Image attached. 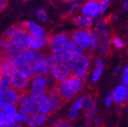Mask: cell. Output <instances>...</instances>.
Returning <instances> with one entry per match:
<instances>
[{"label":"cell","mask_w":128,"mask_h":127,"mask_svg":"<svg viewBox=\"0 0 128 127\" xmlns=\"http://www.w3.org/2000/svg\"><path fill=\"white\" fill-rule=\"evenodd\" d=\"M36 17L37 18V20L41 23H46L48 21V14H47L46 10L43 8H40L38 9H36Z\"/></svg>","instance_id":"35"},{"label":"cell","mask_w":128,"mask_h":127,"mask_svg":"<svg viewBox=\"0 0 128 127\" xmlns=\"http://www.w3.org/2000/svg\"><path fill=\"white\" fill-rule=\"evenodd\" d=\"M48 39L49 36L47 34V33L37 36H28L27 47L36 52L42 51L43 49L48 46Z\"/></svg>","instance_id":"12"},{"label":"cell","mask_w":128,"mask_h":127,"mask_svg":"<svg viewBox=\"0 0 128 127\" xmlns=\"http://www.w3.org/2000/svg\"><path fill=\"white\" fill-rule=\"evenodd\" d=\"M0 86L3 90H6L9 88H12V81L11 76L8 74H2L0 76Z\"/></svg>","instance_id":"33"},{"label":"cell","mask_w":128,"mask_h":127,"mask_svg":"<svg viewBox=\"0 0 128 127\" xmlns=\"http://www.w3.org/2000/svg\"><path fill=\"white\" fill-rule=\"evenodd\" d=\"M82 111H87L89 108H91L93 105L96 104L94 99L92 95L89 94H84L82 95Z\"/></svg>","instance_id":"29"},{"label":"cell","mask_w":128,"mask_h":127,"mask_svg":"<svg viewBox=\"0 0 128 127\" xmlns=\"http://www.w3.org/2000/svg\"><path fill=\"white\" fill-rule=\"evenodd\" d=\"M51 126L54 127H70L72 126L69 121H66L64 119L60 118H56L51 122Z\"/></svg>","instance_id":"36"},{"label":"cell","mask_w":128,"mask_h":127,"mask_svg":"<svg viewBox=\"0 0 128 127\" xmlns=\"http://www.w3.org/2000/svg\"><path fill=\"white\" fill-rule=\"evenodd\" d=\"M16 122L18 125H23V124H26L27 122H28V119L30 117V114L28 112H23V111H20L18 109L16 114Z\"/></svg>","instance_id":"30"},{"label":"cell","mask_w":128,"mask_h":127,"mask_svg":"<svg viewBox=\"0 0 128 127\" xmlns=\"http://www.w3.org/2000/svg\"><path fill=\"white\" fill-rule=\"evenodd\" d=\"M82 111V97L76 98V100L72 103L69 108L68 114H67V117L70 121H76L78 118L79 112Z\"/></svg>","instance_id":"25"},{"label":"cell","mask_w":128,"mask_h":127,"mask_svg":"<svg viewBox=\"0 0 128 127\" xmlns=\"http://www.w3.org/2000/svg\"><path fill=\"white\" fill-rule=\"evenodd\" d=\"M11 44L16 50L20 51L27 47L28 43V34L24 30L19 24H16V28L12 36L8 38Z\"/></svg>","instance_id":"8"},{"label":"cell","mask_w":128,"mask_h":127,"mask_svg":"<svg viewBox=\"0 0 128 127\" xmlns=\"http://www.w3.org/2000/svg\"><path fill=\"white\" fill-rule=\"evenodd\" d=\"M47 96H48V103H49V112L52 114V112H58L61 109L64 101L62 100L59 92L56 86L48 89Z\"/></svg>","instance_id":"13"},{"label":"cell","mask_w":128,"mask_h":127,"mask_svg":"<svg viewBox=\"0 0 128 127\" xmlns=\"http://www.w3.org/2000/svg\"><path fill=\"white\" fill-rule=\"evenodd\" d=\"M0 69L2 74L11 76L14 72L17 70V66L14 59L6 56V58L2 62H0Z\"/></svg>","instance_id":"23"},{"label":"cell","mask_w":128,"mask_h":127,"mask_svg":"<svg viewBox=\"0 0 128 127\" xmlns=\"http://www.w3.org/2000/svg\"><path fill=\"white\" fill-rule=\"evenodd\" d=\"M104 104L106 107L111 108L114 105V100L113 97H112V94H109L108 95H106V98H104Z\"/></svg>","instance_id":"41"},{"label":"cell","mask_w":128,"mask_h":127,"mask_svg":"<svg viewBox=\"0 0 128 127\" xmlns=\"http://www.w3.org/2000/svg\"><path fill=\"white\" fill-rule=\"evenodd\" d=\"M94 68L91 72L90 76V81L91 83L96 84L100 80V78L103 76L104 70V61L103 56H96L94 61Z\"/></svg>","instance_id":"17"},{"label":"cell","mask_w":128,"mask_h":127,"mask_svg":"<svg viewBox=\"0 0 128 127\" xmlns=\"http://www.w3.org/2000/svg\"><path fill=\"white\" fill-rule=\"evenodd\" d=\"M1 111L8 115L16 116L17 111H18V107L16 104H6L1 107Z\"/></svg>","instance_id":"34"},{"label":"cell","mask_w":128,"mask_h":127,"mask_svg":"<svg viewBox=\"0 0 128 127\" xmlns=\"http://www.w3.org/2000/svg\"><path fill=\"white\" fill-rule=\"evenodd\" d=\"M94 24L96 31L99 39V44L97 51L100 56H106L110 51V36H109L108 24L104 17H100Z\"/></svg>","instance_id":"4"},{"label":"cell","mask_w":128,"mask_h":127,"mask_svg":"<svg viewBox=\"0 0 128 127\" xmlns=\"http://www.w3.org/2000/svg\"><path fill=\"white\" fill-rule=\"evenodd\" d=\"M56 82L51 76H34L30 79L29 87L27 92L31 95L37 97L43 94L47 93L48 89L54 86Z\"/></svg>","instance_id":"5"},{"label":"cell","mask_w":128,"mask_h":127,"mask_svg":"<svg viewBox=\"0 0 128 127\" xmlns=\"http://www.w3.org/2000/svg\"><path fill=\"white\" fill-rule=\"evenodd\" d=\"M56 61L52 54H46L44 61V66H43V74L44 76H49L51 71L54 67Z\"/></svg>","instance_id":"28"},{"label":"cell","mask_w":128,"mask_h":127,"mask_svg":"<svg viewBox=\"0 0 128 127\" xmlns=\"http://www.w3.org/2000/svg\"><path fill=\"white\" fill-rule=\"evenodd\" d=\"M94 19L91 17L84 16L83 14H78V15H74L72 17V22L73 24L81 29H90L93 27L94 24Z\"/></svg>","instance_id":"20"},{"label":"cell","mask_w":128,"mask_h":127,"mask_svg":"<svg viewBox=\"0 0 128 127\" xmlns=\"http://www.w3.org/2000/svg\"><path fill=\"white\" fill-rule=\"evenodd\" d=\"M58 1H62V2H66V0H58Z\"/></svg>","instance_id":"50"},{"label":"cell","mask_w":128,"mask_h":127,"mask_svg":"<svg viewBox=\"0 0 128 127\" xmlns=\"http://www.w3.org/2000/svg\"><path fill=\"white\" fill-rule=\"evenodd\" d=\"M112 44H113L114 46V48L116 49H122L124 47V40L122 39V38H120V37L118 36H114L112 38V41H111Z\"/></svg>","instance_id":"37"},{"label":"cell","mask_w":128,"mask_h":127,"mask_svg":"<svg viewBox=\"0 0 128 127\" xmlns=\"http://www.w3.org/2000/svg\"><path fill=\"white\" fill-rule=\"evenodd\" d=\"M17 70L19 72L26 76L27 78L31 79L34 76V72H33L32 66H31V64H22V66H19L17 67Z\"/></svg>","instance_id":"32"},{"label":"cell","mask_w":128,"mask_h":127,"mask_svg":"<svg viewBox=\"0 0 128 127\" xmlns=\"http://www.w3.org/2000/svg\"><path fill=\"white\" fill-rule=\"evenodd\" d=\"M70 39L81 47L84 51L93 52L97 50L99 44L98 36L96 31L90 29H81L77 28L70 34Z\"/></svg>","instance_id":"2"},{"label":"cell","mask_w":128,"mask_h":127,"mask_svg":"<svg viewBox=\"0 0 128 127\" xmlns=\"http://www.w3.org/2000/svg\"><path fill=\"white\" fill-rule=\"evenodd\" d=\"M84 0H66V3L68 4H82V3L84 2Z\"/></svg>","instance_id":"44"},{"label":"cell","mask_w":128,"mask_h":127,"mask_svg":"<svg viewBox=\"0 0 128 127\" xmlns=\"http://www.w3.org/2000/svg\"><path fill=\"white\" fill-rule=\"evenodd\" d=\"M11 81H12V88H14L18 93L27 92L29 87L30 79L24 76L18 70L15 71L11 74Z\"/></svg>","instance_id":"11"},{"label":"cell","mask_w":128,"mask_h":127,"mask_svg":"<svg viewBox=\"0 0 128 127\" xmlns=\"http://www.w3.org/2000/svg\"><path fill=\"white\" fill-rule=\"evenodd\" d=\"M46 1L48 4H52V3H53V0H46Z\"/></svg>","instance_id":"48"},{"label":"cell","mask_w":128,"mask_h":127,"mask_svg":"<svg viewBox=\"0 0 128 127\" xmlns=\"http://www.w3.org/2000/svg\"><path fill=\"white\" fill-rule=\"evenodd\" d=\"M93 124H94V126H100L101 125V119L99 117H96L93 121Z\"/></svg>","instance_id":"45"},{"label":"cell","mask_w":128,"mask_h":127,"mask_svg":"<svg viewBox=\"0 0 128 127\" xmlns=\"http://www.w3.org/2000/svg\"><path fill=\"white\" fill-rule=\"evenodd\" d=\"M44 57H46V54L38 52L36 57L34 58V60L32 61V63H31V66H32L33 72H34V76H42L43 74V66H44Z\"/></svg>","instance_id":"24"},{"label":"cell","mask_w":128,"mask_h":127,"mask_svg":"<svg viewBox=\"0 0 128 127\" xmlns=\"http://www.w3.org/2000/svg\"><path fill=\"white\" fill-rule=\"evenodd\" d=\"M121 6L124 11H128V0H124Z\"/></svg>","instance_id":"43"},{"label":"cell","mask_w":128,"mask_h":127,"mask_svg":"<svg viewBox=\"0 0 128 127\" xmlns=\"http://www.w3.org/2000/svg\"><path fill=\"white\" fill-rule=\"evenodd\" d=\"M113 19L114 20H118V15H114L113 16Z\"/></svg>","instance_id":"47"},{"label":"cell","mask_w":128,"mask_h":127,"mask_svg":"<svg viewBox=\"0 0 128 127\" xmlns=\"http://www.w3.org/2000/svg\"><path fill=\"white\" fill-rule=\"evenodd\" d=\"M121 71H122V68H121V66H117L114 68V74H119L121 73Z\"/></svg>","instance_id":"46"},{"label":"cell","mask_w":128,"mask_h":127,"mask_svg":"<svg viewBox=\"0 0 128 127\" xmlns=\"http://www.w3.org/2000/svg\"><path fill=\"white\" fill-rule=\"evenodd\" d=\"M0 50L5 53L6 57L10 58H14L18 53V50L13 46L10 40L4 36H2V38L0 39Z\"/></svg>","instance_id":"22"},{"label":"cell","mask_w":128,"mask_h":127,"mask_svg":"<svg viewBox=\"0 0 128 127\" xmlns=\"http://www.w3.org/2000/svg\"><path fill=\"white\" fill-rule=\"evenodd\" d=\"M67 64L70 68L72 76H76L83 81L88 79L92 61L87 54L84 53L76 54L67 62Z\"/></svg>","instance_id":"3"},{"label":"cell","mask_w":128,"mask_h":127,"mask_svg":"<svg viewBox=\"0 0 128 127\" xmlns=\"http://www.w3.org/2000/svg\"><path fill=\"white\" fill-rule=\"evenodd\" d=\"M56 87L59 92L62 100L69 102L76 99L84 87V81L74 76H70L68 78L56 83Z\"/></svg>","instance_id":"1"},{"label":"cell","mask_w":128,"mask_h":127,"mask_svg":"<svg viewBox=\"0 0 128 127\" xmlns=\"http://www.w3.org/2000/svg\"><path fill=\"white\" fill-rule=\"evenodd\" d=\"M18 94L19 93L14 88L3 90L0 94V107L6 104H16Z\"/></svg>","instance_id":"18"},{"label":"cell","mask_w":128,"mask_h":127,"mask_svg":"<svg viewBox=\"0 0 128 127\" xmlns=\"http://www.w3.org/2000/svg\"><path fill=\"white\" fill-rule=\"evenodd\" d=\"M112 97H113L114 104L117 105H122L126 103V95H127V87L124 84H119L114 87L112 92Z\"/></svg>","instance_id":"19"},{"label":"cell","mask_w":128,"mask_h":127,"mask_svg":"<svg viewBox=\"0 0 128 127\" xmlns=\"http://www.w3.org/2000/svg\"><path fill=\"white\" fill-rule=\"evenodd\" d=\"M2 76V72H1V69H0V76Z\"/></svg>","instance_id":"51"},{"label":"cell","mask_w":128,"mask_h":127,"mask_svg":"<svg viewBox=\"0 0 128 127\" xmlns=\"http://www.w3.org/2000/svg\"><path fill=\"white\" fill-rule=\"evenodd\" d=\"M23 29L26 30L28 36H37V34H46V31L40 24L33 20H26L18 24Z\"/></svg>","instance_id":"16"},{"label":"cell","mask_w":128,"mask_h":127,"mask_svg":"<svg viewBox=\"0 0 128 127\" xmlns=\"http://www.w3.org/2000/svg\"><path fill=\"white\" fill-rule=\"evenodd\" d=\"M84 50L79 47L77 44H76L71 39H69L67 43L64 46L52 51V56L54 57L56 62H63L67 63L71 58H73L74 56L84 53Z\"/></svg>","instance_id":"6"},{"label":"cell","mask_w":128,"mask_h":127,"mask_svg":"<svg viewBox=\"0 0 128 127\" xmlns=\"http://www.w3.org/2000/svg\"><path fill=\"white\" fill-rule=\"evenodd\" d=\"M80 5L79 4H70V6L66 10V14L69 16H74L76 12L79 11Z\"/></svg>","instance_id":"40"},{"label":"cell","mask_w":128,"mask_h":127,"mask_svg":"<svg viewBox=\"0 0 128 127\" xmlns=\"http://www.w3.org/2000/svg\"><path fill=\"white\" fill-rule=\"evenodd\" d=\"M8 5V0H0V12L4 11Z\"/></svg>","instance_id":"42"},{"label":"cell","mask_w":128,"mask_h":127,"mask_svg":"<svg viewBox=\"0 0 128 127\" xmlns=\"http://www.w3.org/2000/svg\"><path fill=\"white\" fill-rule=\"evenodd\" d=\"M86 122L87 126L93 124V121L96 117V104H94L91 108H89L88 110L86 111Z\"/></svg>","instance_id":"31"},{"label":"cell","mask_w":128,"mask_h":127,"mask_svg":"<svg viewBox=\"0 0 128 127\" xmlns=\"http://www.w3.org/2000/svg\"><path fill=\"white\" fill-rule=\"evenodd\" d=\"M48 118H49L48 114L40 112H34L32 114H30V117L26 124L29 127H41L46 124Z\"/></svg>","instance_id":"21"},{"label":"cell","mask_w":128,"mask_h":127,"mask_svg":"<svg viewBox=\"0 0 128 127\" xmlns=\"http://www.w3.org/2000/svg\"><path fill=\"white\" fill-rule=\"evenodd\" d=\"M19 126L16 122L15 116H11L0 110V127H15Z\"/></svg>","instance_id":"27"},{"label":"cell","mask_w":128,"mask_h":127,"mask_svg":"<svg viewBox=\"0 0 128 127\" xmlns=\"http://www.w3.org/2000/svg\"><path fill=\"white\" fill-rule=\"evenodd\" d=\"M79 11L81 14L93 19L98 18L99 16H101L99 0H84L82 5H80Z\"/></svg>","instance_id":"9"},{"label":"cell","mask_w":128,"mask_h":127,"mask_svg":"<svg viewBox=\"0 0 128 127\" xmlns=\"http://www.w3.org/2000/svg\"><path fill=\"white\" fill-rule=\"evenodd\" d=\"M2 91H3V89L1 88V86H0V94H1V92H2ZM0 108H1V107H0Z\"/></svg>","instance_id":"49"},{"label":"cell","mask_w":128,"mask_h":127,"mask_svg":"<svg viewBox=\"0 0 128 127\" xmlns=\"http://www.w3.org/2000/svg\"><path fill=\"white\" fill-rule=\"evenodd\" d=\"M36 112H46L49 114V103H48L47 93L36 97Z\"/></svg>","instance_id":"26"},{"label":"cell","mask_w":128,"mask_h":127,"mask_svg":"<svg viewBox=\"0 0 128 127\" xmlns=\"http://www.w3.org/2000/svg\"><path fill=\"white\" fill-rule=\"evenodd\" d=\"M70 39V34L66 32H60L49 36L48 39V46L51 51L56 50L60 47L64 46L67 41Z\"/></svg>","instance_id":"14"},{"label":"cell","mask_w":128,"mask_h":127,"mask_svg":"<svg viewBox=\"0 0 128 127\" xmlns=\"http://www.w3.org/2000/svg\"><path fill=\"white\" fill-rule=\"evenodd\" d=\"M50 76H51L52 78L54 79V82L57 83V82H60V81L68 78L69 76H72V74L67 63L56 62Z\"/></svg>","instance_id":"10"},{"label":"cell","mask_w":128,"mask_h":127,"mask_svg":"<svg viewBox=\"0 0 128 127\" xmlns=\"http://www.w3.org/2000/svg\"><path fill=\"white\" fill-rule=\"evenodd\" d=\"M121 83L124 84L126 87H128V64L124 67L123 71H121Z\"/></svg>","instance_id":"38"},{"label":"cell","mask_w":128,"mask_h":127,"mask_svg":"<svg viewBox=\"0 0 128 127\" xmlns=\"http://www.w3.org/2000/svg\"><path fill=\"white\" fill-rule=\"evenodd\" d=\"M99 3H100L101 15H104V14L107 11V9H108L109 6H110V3H111V0H99Z\"/></svg>","instance_id":"39"},{"label":"cell","mask_w":128,"mask_h":127,"mask_svg":"<svg viewBox=\"0 0 128 127\" xmlns=\"http://www.w3.org/2000/svg\"><path fill=\"white\" fill-rule=\"evenodd\" d=\"M16 105L20 111L28 112L29 114H32L34 112H36V97L30 94L28 92L19 93L18 97H17Z\"/></svg>","instance_id":"7"},{"label":"cell","mask_w":128,"mask_h":127,"mask_svg":"<svg viewBox=\"0 0 128 127\" xmlns=\"http://www.w3.org/2000/svg\"><path fill=\"white\" fill-rule=\"evenodd\" d=\"M37 53L38 52L26 47V48L23 49V50L18 51L16 56L13 59L15 60L17 67H18L19 66H22V64H26L32 63V61L37 54Z\"/></svg>","instance_id":"15"}]
</instances>
